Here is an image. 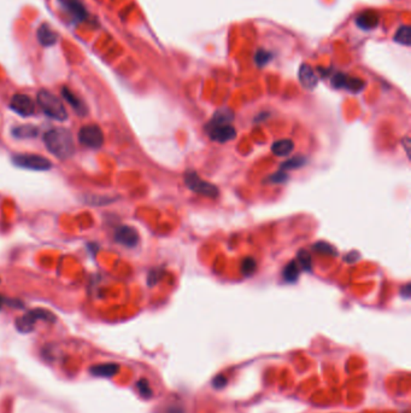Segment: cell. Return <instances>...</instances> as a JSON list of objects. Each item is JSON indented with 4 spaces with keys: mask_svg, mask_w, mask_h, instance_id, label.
<instances>
[{
    "mask_svg": "<svg viewBox=\"0 0 411 413\" xmlns=\"http://www.w3.org/2000/svg\"><path fill=\"white\" fill-rule=\"evenodd\" d=\"M44 143L49 151L57 159L68 160L75 152L73 134L66 128H53L44 135Z\"/></svg>",
    "mask_w": 411,
    "mask_h": 413,
    "instance_id": "6da1fadb",
    "label": "cell"
},
{
    "mask_svg": "<svg viewBox=\"0 0 411 413\" xmlns=\"http://www.w3.org/2000/svg\"><path fill=\"white\" fill-rule=\"evenodd\" d=\"M37 104L44 114H46L49 117L57 121H66L68 117L67 109L64 107L63 102L53 94L52 92L41 90L37 93Z\"/></svg>",
    "mask_w": 411,
    "mask_h": 413,
    "instance_id": "7a4b0ae2",
    "label": "cell"
},
{
    "mask_svg": "<svg viewBox=\"0 0 411 413\" xmlns=\"http://www.w3.org/2000/svg\"><path fill=\"white\" fill-rule=\"evenodd\" d=\"M12 162L19 168L35 172H46L52 167V162L50 160L36 153H16L12 156Z\"/></svg>",
    "mask_w": 411,
    "mask_h": 413,
    "instance_id": "3957f363",
    "label": "cell"
},
{
    "mask_svg": "<svg viewBox=\"0 0 411 413\" xmlns=\"http://www.w3.org/2000/svg\"><path fill=\"white\" fill-rule=\"evenodd\" d=\"M184 183H186V186L188 189L198 194H201V196L216 199L218 196V193H220L217 187L210 183L205 182V180L201 179L193 170H187V173L184 174Z\"/></svg>",
    "mask_w": 411,
    "mask_h": 413,
    "instance_id": "277c9868",
    "label": "cell"
},
{
    "mask_svg": "<svg viewBox=\"0 0 411 413\" xmlns=\"http://www.w3.org/2000/svg\"><path fill=\"white\" fill-rule=\"evenodd\" d=\"M104 141V133L98 125H86L78 132V142L88 149H100Z\"/></svg>",
    "mask_w": 411,
    "mask_h": 413,
    "instance_id": "5b68a950",
    "label": "cell"
},
{
    "mask_svg": "<svg viewBox=\"0 0 411 413\" xmlns=\"http://www.w3.org/2000/svg\"><path fill=\"white\" fill-rule=\"evenodd\" d=\"M10 108L17 115L22 116V117H28V116H32L34 111H35V103H34V101L29 95L18 93L11 98Z\"/></svg>",
    "mask_w": 411,
    "mask_h": 413,
    "instance_id": "8992f818",
    "label": "cell"
},
{
    "mask_svg": "<svg viewBox=\"0 0 411 413\" xmlns=\"http://www.w3.org/2000/svg\"><path fill=\"white\" fill-rule=\"evenodd\" d=\"M115 240L127 248H135L139 243V234L132 226H119L115 232Z\"/></svg>",
    "mask_w": 411,
    "mask_h": 413,
    "instance_id": "52a82bcc",
    "label": "cell"
},
{
    "mask_svg": "<svg viewBox=\"0 0 411 413\" xmlns=\"http://www.w3.org/2000/svg\"><path fill=\"white\" fill-rule=\"evenodd\" d=\"M209 135L212 141L218 143H227L235 138L236 132L231 125H220L209 127Z\"/></svg>",
    "mask_w": 411,
    "mask_h": 413,
    "instance_id": "ba28073f",
    "label": "cell"
},
{
    "mask_svg": "<svg viewBox=\"0 0 411 413\" xmlns=\"http://www.w3.org/2000/svg\"><path fill=\"white\" fill-rule=\"evenodd\" d=\"M332 84L337 88H346L351 92H359L364 87V83L359 78L350 77L345 74H337L333 77Z\"/></svg>",
    "mask_w": 411,
    "mask_h": 413,
    "instance_id": "9c48e42d",
    "label": "cell"
},
{
    "mask_svg": "<svg viewBox=\"0 0 411 413\" xmlns=\"http://www.w3.org/2000/svg\"><path fill=\"white\" fill-rule=\"evenodd\" d=\"M59 3L61 8L67 10L77 21H85L87 18V10H86L85 5L82 4L80 0H59Z\"/></svg>",
    "mask_w": 411,
    "mask_h": 413,
    "instance_id": "30bf717a",
    "label": "cell"
},
{
    "mask_svg": "<svg viewBox=\"0 0 411 413\" xmlns=\"http://www.w3.org/2000/svg\"><path fill=\"white\" fill-rule=\"evenodd\" d=\"M119 371V365L115 363H105L93 365L90 368V373L99 378H112Z\"/></svg>",
    "mask_w": 411,
    "mask_h": 413,
    "instance_id": "8fae6325",
    "label": "cell"
},
{
    "mask_svg": "<svg viewBox=\"0 0 411 413\" xmlns=\"http://www.w3.org/2000/svg\"><path fill=\"white\" fill-rule=\"evenodd\" d=\"M61 95H63V98L66 100L68 103L71 108L74 109V111L76 112L77 115L80 116H85L87 114V107H86V104L82 102L80 98L77 97L76 94L74 93L73 91L69 90L68 87H63L61 88Z\"/></svg>",
    "mask_w": 411,
    "mask_h": 413,
    "instance_id": "7c38bea8",
    "label": "cell"
},
{
    "mask_svg": "<svg viewBox=\"0 0 411 413\" xmlns=\"http://www.w3.org/2000/svg\"><path fill=\"white\" fill-rule=\"evenodd\" d=\"M356 23L361 29L371 30L374 29L376 26L379 25V15L378 12L373 11V10H365L359 13L356 19Z\"/></svg>",
    "mask_w": 411,
    "mask_h": 413,
    "instance_id": "4fadbf2b",
    "label": "cell"
},
{
    "mask_svg": "<svg viewBox=\"0 0 411 413\" xmlns=\"http://www.w3.org/2000/svg\"><path fill=\"white\" fill-rule=\"evenodd\" d=\"M37 40L43 46L50 47L56 45L58 42V35L56 32L51 28V26L47 23H43L39 28H37Z\"/></svg>",
    "mask_w": 411,
    "mask_h": 413,
    "instance_id": "5bb4252c",
    "label": "cell"
},
{
    "mask_svg": "<svg viewBox=\"0 0 411 413\" xmlns=\"http://www.w3.org/2000/svg\"><path fill=\"white\" fill-rule=\"evenodd\" d=\"M37 322L35 314H34V310H30V312L26 313L25 316L18 317L16 319V327L19 332L22 333H28L30 331L34 330V326H35V323Z\"/></svg>",
    "mask_w": 411,
    "mask_h": 413,
    "instance_id": "9a60e30c",
    "label": "cell"
},
{
    "mask_svg": "<svg viewBox=\"0 0 411 413\" xmlns=\"http://www.w3.org/2000/svg\"><path fill=\"white\" fill-rule=\"evenodd\" d=\"M299 80L301 85L307 90H314L317 85V76L309 66H301L299 70Z\"/></svg>",
    "mask_w": 411,
    "mask_h": 413,
    "instance_id": "2e32d148",
    "label": "cell"
},
{
    "mask_svg": "<svg viewBox=\"0 0 411 413\" xmlns=\"http://www.w3.org/2000/svg\"><path fill=\"white\" fill-rule=\"evenodd\" d=\"M293 148L294 143L292 141H290V139H281V141L274 143L272 146V151L274 155L279 157H286L293 151Z\"/></svg>",
    "mask_w": 411,
    "mask_h": 413,
    "instance_id": "e0dca14e",
    "label": "cell"
},
{
    "mask_svg": "<svg viewBox=\"0 0 411 413\" xmlns=\"http://www.w3.org/2000/svg\"><path fill=\"white\" fill-rule=\"evenodd\" d=\"M37 127L33 125H20L12 128V135L18 139H29L37 135Z\"/></svg>",
    "mask_w": 411,
    "mask_h": 413,
    "instance_id": "ac0fdd59",
    "label": "cell"
},
{
    "mask_svg": "<svg viewBox=\"0 0 411 413\" xmlns=\"http://www.w3.org/2000/svg\"><path fill=\"white\" fill-rule=\"evenodd\" d=\"M233 120V112L229 109H223V110H218L216 112L209 127L212 126H220V125H229V122Z\"/></svg>",
    "mask_w": 411,
    "mask_h": 413,
    "instance_id": "d6986e66",
    "label": "cell"
},
{
    "mask_svg": "<svg viewBox=\"0 0 411 413\" xmlns=\"http://www.w3.org/2000/svg\"><path fill=\"white\" fill-rule=\"evenodd\" d=\"M299 277V267L296 261H291L283 269V278L289 283H294Z\"/></svg>",
    "mask_w": 411,
    "mask_h": 413,
    "instance_id": "ffe728a7",
    "label": "cell"
},
{
    "mask_svg": "<svg viewBox=\"0 0 411 413\" xmlns=\"http://www.w3.org/2000/svg\"><path fill=\"white\" fill-rule=\"evenodd\" d=\"M395 40L397 43L402 44V45H405V46H410L411 44V30L407 26H403L400 27V28L397 30L396 35H395Z\"/></svg>",
    "mask_w": 411,
    "mask_h": 413,
    "instance_id": "44dd1931",
    "label": "cell"
},
{
    "mask_svg": "<svg viewBox=\"0 0 411 413\" xmlns=\"http://www.w3.org/2000/svg\"><path fill=\"white\" fill-rule=\"evenodd\" d=\"M305 162H306L305 157L296 156V157H293V159H290V160H287V161L283 162L282 165H281V168L282 169H298L305 165Z\"/></svg>",
    "mask_w": 411,
    "mask_h": 413,
    "instance_id": "7402d4cb",
    "label": "cell"
},
{
    "mask_svg": "<svg viewBox=\"0 0 411 413\" xmlns=\"http://www.w3.org/2000/svg\"><path fill=\"white\" fill-rule=\"evenodd\" d=\"M136 389H138L139 394L141 395L142 398L145 399H150L152 398V389H151L150 384H149V381L145 380V378H141V380H139L136 382Z\"/></svg>",
    "mask_w": 411,
    "mask_h": 413,
    "instance_id": "603a6c76",
    "label": "cell"
},
{
    "mask_svg": "<svg viewBox=\"0 0 411 413\" xmlns=\"http://www.w3.org/2000/svg\"><path fill=\"white\" fill-rule=\"evenodd\" d=\"M298 261L301 267H303L305 271H310L311 269V258L309 255V252L305 250H300L298 252Z\"/></svg>",
    "mask_w": 411,
    "mask_h": 413,
    "instance_id": "cb8c5ba5",
    "label": "cell"
},
{
    "mask_svg": "<svg viewBox=\"0 0 411 413\" xmlns=\"http://www.w3.org/2000/svg\"><path fill=\"white\" fill-rule=\"evenodd\" d=\"M256 267H257L256 261L253 260L252 258H248V259H245L244 262H242L241 271L245 276H251L252 273L256 271Z\"/></svg>",
    "mask_w": 411,
    "mask_h": 413,
    "instance_id": "d4e9b609",
    "label": "cell"
},
{
    "mask_svg": "<svg viewBox=\"0 0 411 413\" xmlns=\"http://www.w3.org/2000/svg\"><path fill=\"white\" fill-rule=\"evenodd\" d=\"M272 57H273L272 53H269V52H266V51L261 50V51H258V52L256 53L255 61H256V63L258 64L259 67H263V66H265V64L268 63L270 60H272Z\"/></svg>",
    "mask_w": 411,
    "mask_h": 413,
    "instance_id": "484cf974",
    "label": "cell"
},
{
    "mask_svg": "<svg viewBox=\"0 0 411 413\" xmlns=\"http://www.w3.org/2000/svg\"><path fill=\"white\" fill-rule=\"evenodd\" d=\"M314 249L315 250H317L318 252H322V254H330V255H333L335 254V250L333 248H332V245H330L328 243H324V242H318L314 245Z\"/></svg>",
    "mask_w": 411,
    "mask_h": 413,
    "instance_id": "4316f807",
    "label": "cell"
},
{
    "mask_svg": "<svg viewBox=\"0 0 411 413\" xmlns=\"http://www.w3.org/2000/svg\"><path fill=\"white\" fill-rule=\"evenodd\" d=\"M286 180H287V174L283 173L282 170H280V172L273 174V175L269 178V182H270V183H274V184L285 183Z\"/></svg>",
    "mask_w": 411,
    "mask_h": 413,
    "instance_id": "83f0119b",
    "label": "cell"
},
{
    "mask_svg": "<svg viewBox=\"0 0 411 413\" xmlns=\"http://www.w3.org/2000/svg\"><path fill=\"white\" fill-rule=\"evenodd\" d=\"M410 295H411V285L410 283H407V284H405L402 289H400V296L404 299H409Z\"/></svg>",
    "mask_w": 411,
    "mask_h": 413,
    "instance_id": "f1b7e54d",
    "label": "cell"
},
{
    "mask_svg": "<svg viewBox=\"0 0 411 413\" xmlns=\"http://www.w3.org/2000/svg\"><path fill=\"white\" fill-rule=\"evenodd\" d=\"M225 383H227V381H225V378L223 376H217L214 380V382H212L215 388H223Z\"/></svg>",
    "mask_w": 411,
    "mask_h": 413,
    "instance_id": "f546056e",
    "label": "cell"
},
{
    "mask_svg": "<svg viewBox=\"0 0 411 413\" xmlns=\"http://www.w3.org/2000/svg\"><path fill=\"white\" fill-rule=\"evenodd\" d=\"M162 413H183V412L181 411V408H179V407H169V408L164 409Z\"/></svg>",
    "mask_w": 411,
    "mask_h": 413,
    "instance_id": "4dcf8cb0",
    "label": "cell"
},
{
    "mask_svg": "<svg viewBox=\"0 0 411 413\" xmlns=\"http://www.w3.org/2000/svg\"><path fill=\"white\" fill-rule=\"evenodd\" d=\"M2 305H3V300L0 298V308H2Z\"/></svg>",
    "mask_w": 411,
    "mask_h": 413,
    "instance_id": "1f68e13d",
    "label": "cell"
}]
</instances>
